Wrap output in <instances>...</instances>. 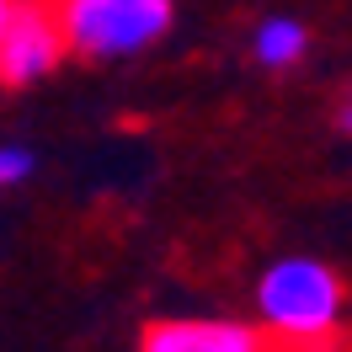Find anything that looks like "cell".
Wrapping results in <instances>:
<instances>
[{
  "mask_svg": "<svg viewBox=\"0 0 352 352\" xmlns=\"http://www.w3.org/2000/svg\"><path fill=\"white\" fill-rule=\"evenodd\" d=\"M27 176H32V150L0 144V187H22Z\"/></svg>",
  "mask_w": 352,
  "mask_h": 352,
  "instance_id": "6",
  "label": "cell"
},
{
  "mask_svg": "<svg viewBox=\"0 0 352 352\" xmlns=\"http://www.w3.org/2000/svg\"><path fill=\"white\" fill-rule=\"evenodd\" d=\"M69 54L59 0H16L11 22L0 27V86H32L59 69Z\"/></svg>",
  "mask_w": 352,
  "mask_h": 352,
  "instance_id": "3",
  "label": "cell"
},
{
  "mask_svg": "<svg viewBox=\"0 0 352 352\" xmlns=\"http://www.w3.org/2000/svg\"><path fill=\"white\" fill-rule=\"evenodd\" d=\"M11 11H16V0H0V27L11 22Z\"/></svg>",
  "mask_w": 352,
  "mask_h": 352,
  "instance_id": "8",
  "label": "cell"
},
{
  "mask_svg": "<svg viewBox=\"0 0 352 352\" xmlns=\"http://www.w3.org/2000/svg\"><path fill=\"white\" fill-rule=\"evenodd\" d=\"M305 48H309V32L294 22V16H272V22H262L256 38H251V54H256V65H267V69L299 65Z\"/></svg>",
  "mask_w": 352,
  "mask_h": 352,
  "instance_id": "5",
  "label": "cell"
},
{
  "mask_svg": "<svg viewBox=\"0 0 352 352\" xmlns=\"http://www.w3.org/2000/svg\"><path fill=\"white\" fill-rule=\"evenodd\" d=\"M342 299V278L315 256H283L256 283V309L283 342H320L336 326Z\"/></svg>",
  "mask_w": 352,
  "mask_h": 352,
  "instance_id": "1",
  "label": "cell"
},
{
  "mask_svg": "<svg viewBox=\"0 0 352 352\" xmlns=\"http://www.w3.org/2000/svg\"><path fill=\"white\" fill-rule=\"evenodd\" d=\"M139 352H272L267 331L245 320H198V315H171L150 320L139 336Z\"/></svg>",
  "mask_w": 352,
  "mask_h": 352,
  "instance_id": "4",
  "label": "cell"
},
{
  "mask_svg": "<svg viewBox=\"0 0 352 352\" xmlns=\"http://www.w3.org/2000/svg\"><path fill=\"white\" fill-rule=\"evenodd\" d=\"M336 123H342V129L352 133V96H347V102H342V107H336Z\"/></svg>",
  "mask_w": 352,
  "mask_h": 352,
  "instance_id": "7",
  "label": "cell"
},
{
  "mask_svg": "<svg viewBox=\"0 0 352 352\" xmlns=\"http://www.w3.org/2000/svg\"><path fill=\"white\" fill-rule=\"evenodd\" d=\"M171 0H59L69 54L86 59H129L171 32Z\"/></svg>",
  "mask_w": 352,
  "mask_h": 352,
  "instance_id": "2",
  "label": "cell"
}]
</instances>
